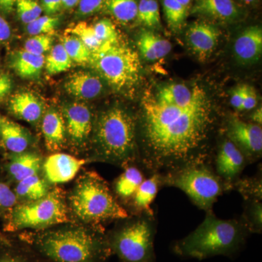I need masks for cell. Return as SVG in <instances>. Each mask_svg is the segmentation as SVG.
Segmentation results:
<instances>
[{"mask_svg": "<svg viewBox=\"0 0 262 262\" xmlns=\"http://www.w3.org/2000/svg\"><path fill=\"white\" fill-rule=\"evenodd\" d=\"M20 239L50 262H106L113 255L101 225H70Z\"/></svg>", "mask_w": 262, "mask_h": 262, "instance_id": "6da1fadb", "label": "cell"}, {"mask_svg": "<svg viewBox=\"0 0 262 262\" xmlns=\"http://www.w3.org/2000/svg\"><path fill=\"white\" fill-rule=\"evenodd\" d=\"M251 234L241 217L222 220L213 211H208L194 230L174 241L171 251L184 259L202 261L216 256L234 258L246 246Z\"/></svg>", "mask_w": 262, "mask_h": 262, "instance_id": "7a4b0ae2", "label": "cell"}, {"mask_svg": "<svg viewBox=\"0 0 262 262\" xmlns=\"http://www.w3.org/2000/svg\"><path fill=\"white\" fill-rule=\"evenodd\" d=\"M94 144L95 160L125 168L139 165L136 120L124 108L115 106L100 115Z\"/></svg>", "mask_w": 262, "mask_h": 262, "instance_id": "3957f363", "label": "cell"}, {"mask_svg": "<svg viewBox=\"0 0 262 262\" xmlns=\"http://www.w3.org/2000/svg\"><path fill=\"white\" fill-rule=\"evenodd\" d=\"M70 206L76 218L86 225H101L129 216L106 181L95 172H86L77 181L70 194Z\"/></svg>", "mask_w": 262, "mask_h": 262, "instance_id": "277c9868", "label": "cell"}, {"mask_svg": "<svg viewBox=\"0 0 262 262\" xmlns=\"http://www.w3.org/2000/svg\"><path fill=\"white\" fill-rule=\"evenodd\" d=\"M106 234L113 254L120 262H157L155 241L158 221L154 210L122 220Z\"/></svg>", "mask_w": 262, "mask_h": 262, "instance_id": "5b68a950", "label": "cell"}, {"mask_svg": "<svg viewBox=\"0 0 262 262\" xmlns=\"http://www.w3.org/2000/svg\"><path fill=\"white\" fill-rule=\"evenodd\" d=\"M68 215L63 194L55 189L37 201L17 203L3 215V229L7 232L27 229L44 230L68 222Z\"/></svg>", "mask_w": 262, "mask_h": 262, "instance_id": "8992f818", "label": "cell"}, {"mask_svg": "<svg viewBox=\"0 0 262 262\" xmlns=\"http://www.w3.org/2000/svg\"><path fill=\"white\" fill-rule=\"evenodd\" d=\"M89 63L117 91L132 89L140 78L141 65L139 54L119 39L105 43L91 52Z\"/></svg>", "mask_w": 262, "mask_h": 262, "instance_id": "52a82bcc", "label": "cell"}, {"mask_svg": "<svg viewBox=\"0 0 262 262\" xmlns=\"http://www.w3.org/2000/svg\"><path fill=\"white\" fill-rule=\"evenodd\" d=\"M163 176L164 187H175L187 194L200 210L213 211L218 198L225 192V184L215 174L211 163L188 165Z\"/></svg>", "mask_w": 262, "mask_h": 262, "instance_id": "ba28073f", "label": "cell"}, {"mask_svg": "<svg viewBox=\"0 0 262 262\" xmlns=\"http://www.w3.org/2000/svg\"><path fill=\"white\" fill-rule=\"evenodd\" d=\"M226 136L244 155L248 164L261 158V125L244 121L236 115H229L226 123Z\"/></svg>", "mask_w": 262, "mask_h": 262, "instance_id": "9c48e42d", "label": "cell"}, {"mask_svg": "<svg viewBox=\"0 0 262 262\" xmlns=\"http://www.w3.org/2000/svg\"><path fill=\"white\" fill-rule=\"evenodd\" d=\"M211 164L215 174L225 184L227 192L232 191V186L241 177L248 164L241 150L226 138L212 155Z\"/></svg>", "mask_w": 262, "mask_h": 262, "instance_id": "30bf717a", "label": "cell"}, {"mask_svg": "<svg viewBox=\"0 0 262 262\" xmlns=\"http://www.w3.org/2000/svg\"><path fill=\"white\" fill-rule=\"evenodd\" d=\"M66 130L76 147H82L93 130L92 115L89 108L81 103L67 105L63 110Z\"/></svg>", "mask_w": 262, "mask_h": 262, "instance_id": "8fae6325", "label": "cell"}, {"mask_svg": "<svg viewBox=\"0 0 262 262\" xmlns=\"http://www.w3.org/2000/svg\"><path fill=\"white\" fill-rule=\"evenodd\" d=\"M220 32L213 24L206 22L192 24L186 33L188 46L200 61H206L215 51Z\"/></svg>", "mask_w": 262, "mask_h": 262, "instance_id": "7c38bea8", "label": "cell"}, {"mask_svg": "<svg viewBox=\"0 0 262 262\" xmlns=\"http://www.w3.org/2000/svg\"><path fill=\"white\" fill-rule=\"evenodd\" d=\"M85 163L70 155L54 153L43 164V170L47 181L51 184H63L72 180Z\"/></svg>", "mask_w": 262, "mask_h": 262, "instance_id": "4fadbf2b", "label": "cell"}, {"mask_svg": "<svg viewBox=\"0 0 262 262\" xmlns=\"http://www.w3.org/2000/svg\"><path fill=\"white\" fill-rule=\"evenodd\" d=\"M236 59L242 64H251L261 58L262 53V30L258 26L245 29L234 44Z\"/></svg>", "mask_w": 262, "mask_h": 262, "instance_id": "5bb4252c", "label": "cell"}, {"mask_svg": "<svg viewBox=\"0 0 262 262\" xmlns=\"http://www.w3.org/2000/svg\"><path fill=\"white\" fill-rule=\"evenodd\" d=\"M42 167V158L33 152L10 153L7 155L4 169L8 177L18 182L27 177L37 175Z\"/></svg>", "mask_w": 262, "mask_h": 262, "instance_id": "9a60e30c", "label": "cell"}, {"mask_svg": "<svg viewBox=\"0 0 262 262\" xmlns=\"http://www.w3.org/2000/svg\"><path fill=\"white\" fill-rule=\"evenodd\" d=\"M206 91L198 85L189 87L183 83L167 84L161 88L154 98L160 102L179 106H187L201 98Z\"/></svg>", "mask_w": 262, "mask_h": 262, "instance_id": "2e32d148", "label": "cell"}, {"mask_svg": "<svg viewBox=\"0 0 262 262\" xmlns=\"http://www.w3.org/2000/svg\"><path fill=\"white\" fill-rule=\"evenodd\" d=\"M66 91L71 96L81 99H92L101 94L103 83L99 77L89 72H77L67 79Z\"/></svg>", "mask_w": 262, "mask_h": 262, "instance_id": "e0dca14e", "label": "cell"}, {"mask_svg": "<svg viewBox=\"0 0 262 262\" xmlns=\"http://www.w3.org/2000/svg\"><path fill=\"white\" fill-rule=\"evenodd\" d=\"M191 13L225 22L235 20L239 12L233 0H196Z\"/></svg>", "mask_w": 262, "mask_h": 262, "instance_id": "ac0fdd59", "label": "cell"}, {"mask_svg": "<svg viewBox=\"0 0 262 262\" xmlns=\"http://www.w3.org/2000/svg\"><path fill=\"white\" fill-rule=\"evenodd\" d=\"M8 107L12 115L30 123L39 121L44 110L42 101L30 92H20L12 96Z\"/></svg>", "mask_w": 262, "mask_h": 262, "instance_id": "d6986e66", "label": "cell"}, {"mask_svg": "<svg viewBox=\"0 0 262 262\" xmlns=\"http://www.w3.org/2000/svg\"><path fill=\"white\" fill-rule=\"evenodd\" d=\"M42 130L46 147L49 151H60L64 146L66 126L63 115L51 108L45 114L42 123Z\"/></svg>", "mask_w": 262, "mask_h": 262, "instance_id": "ffe728a7", "label": "cell"}, {"mask_svg": "<svg viewBox=\"0 0 262 262\" xmlns=\"http://www.w3.org/2000/svg\"><path fill=\"white\" fill-rule=\"evenodd\" d=\"M162 187H163V176L159 173L151 174L149 178L144 179L130 200L133 214L152 211L151 203Z\"/></svg>", "mask_w": 262, "mask_h": 262, "instance_id": "44dd1931", "label": "cell"}, {"mask_svg": "<svg viewBox=\"0 0 262 262\" xmlns=\"http://www.w3.org/2000/svg\"><path fill=\"white\" fill-rule=\"evenodd\" d=\"M0 140L5 149L10 153L19 154L28 149L31 138L29 133L21 125L3 117Z\"/></svg>", "mask_w": 262, "mask_h": 262, "instance_id": "7402d4cb", "label": "cell"}, {"mask_svg": "<svg viewBox=\"0 0 262 262\" xmlns=\"http://www.w3.org/2000/svg\"><path fill=\"white\" fill-rule=\"evenodd\" d=\"M137 45L141 56L149 61L161 59L170 53L172 48L168 39L150 30H143L140 33Z\"/></svg>", "mask_w": 262, "mask_h": 262, "instance_id": "603a6c76", "label": "cell"}, {"mask_svg": "<svg viewBox=\"0 0 262 262\" xmlns=\"http://www.w3.org/2000/svg\"><path fill=\"white\" fill-rule=\"evenodd\" d=\"M46 58L44 56H38L29 52H15L10 57V67L15 73L22 78L36 79L40 75Z\"/></svg>", "mask_w": 262, "mask_h": 262, "instance_id": "cb8c5ba5", "label": "cell"}, {"mask_svg": "<svg viewBox=\"0 0 262 262\" xmlns=\"http://www.w3.org/2000/svg\"><path fill=\"white\" fill-rule=\"evenodd\" d=\"M145 179L144 171L138 165L126 167L114 184L115 194L122 201L130 202Z\"/></svg>", "mask_w": 262, "mask_h": 262, "instance_id": "d4e9b609", "label": "cell"}, {"mask_svg": "<svg viewBox=\"0 0 262 262\" xmlns=\"http://www.w3.org/2000/svg\"><path fill=\"white\" fill-rule=\"evenodd\" d=\"M0 262H50L29 246L24 247L12 239L0 241Z\"/></svg>", "mask_w": 262, "mask_h": 262, "instance_id": "484cf974", "label": "cell"}, {"mask_svg": "<svg viewBox=\"0 0 262 262\" xmlns=\"http://www.w3.org/2000/svg\"><path fill=\"white\" fill-rule=\"evenodd\" d=\"M13 191L17 201L21 202L37 201L47 195L50 192L47 182L38 174L17 182Z\"/></svg>", "mask_w": 262, "mask_h": 262, "instance_id": "4316f807", "label": "cell"}, {"mask_svg": "<svg viewBox=\"0 0 262 262\" xmlns=\"http://www.w3.org/2000/svg\"><path fill=\"white\" fill-rule=\"evenodd\" d=\"M136 0H106L103 8L122 24H127L136 18L138 11Z\"/></svg>", "mask_w": 262, "mask_h": 262, "instance_id": "83f0119b", "label": "cell"}, {"mask_svg": "<svg viewBox=\"0 0 262 262\" xmlns=\"http://www.w3.org/2000/svg\"><path fill=\"white\" fill-rule=\"evenodd\" d=\"M232 190L237 191L244 201H262L261 170L254 177H241L232 186Z\"/></svg>", "mask_w": 262, "mask_h": 262, "instance_id": "f1b7e54d", "label": "cell"}, {"mask_svg": "<svg viewBox=\"0 0 262 262\" xmlns=\"http://www.w3.org/2000/svg\"><path fill=\"white\" fill-rule=\"evenodd\" d=\"M136 20L149 29L161 27L159 5L157 0H140L138 3Z\"/></svg>", "mask_w": 262, "mask_h": 262, "instance_id": "f546056e", "label": "cell"}, {"mask_svg": "<svg viewBox=\"0 0 262 262\" xmlns=\"http://www.w3.org/2000/svg\"><path fill=\"white\" fill-rule=\"evenodd\" d=\"M72 61L63 45L57 44L52 48L45 62L46 72L49 75H56L66 72L70 68Z\"/></svg>", "mask_w": 262, "mask_h": 262, "instance_id": "4dcf8cb0", "label": "cell"}, {"mask_svg": "<svg viewBox=\"0 0 262 262\" xmlns=\"http://www.w3.org/2000/svg\"><path fill=\"white\" fill-rule=\"evenodd\" d=\"M241 217L251 234L261 233V201H255V200L244 201V212Z\"/></svg>", "mask_w": 262, "mask_h": 262, "instance_id": "1f68e13d", "label": "cell"}, {"mask_svg": "<svg viewBox=\"0 0 262 262\" xmlns=\"http://www.w3.org/2000/svg\"><path fill=\"white\" fill-rule=\"evenodd\" d=\"M163 6L169 27L174 32L180 30L187 18L188 8L176 0H163Z\"/></svg>", "mask_w": 262, "mask_h": 262, "instance_id": "d6a6232c", "label": "cell"}, {"mask_svg": "<svg viewBox=\"0 0 262 262\" xmlns=\"http://www.w3.org/2000/svg\"><path fill=\"white\" fill-rule=\"evenodd\" d=\"M61 44L72 61L78 63H89L91 51L79 38L72 34H67L62 37Z\"/></svg>", "mask_w": 262, "mask_h": 262, "instance_id": "836d02e7", "label": "cell"}, {"mask_svg": "<svg viewBox=\"0 0 262 262\" xmlns=\"http://www.w3.org/2000/svg\"><path fill=\"white\" fill-rule=\"evenodd\" d=\"M67 33L79 38L91 52L96 51L103 45L96 37L94 27L86 22L76 24L72 28L67 29Z\"/></svg>", "mask_w": 262, "mask_h": 262, "instance_id": "e575fe53", "label": "cell"}, {"mask_svg": "<svg viewBox=\"0 0 262 262\" xmlns=\"http://www.w3.org/2000/svg\"><path fill=\"white\" fill-rule=\"evenodd\" d=\"M15 8L19 18L26 24L32 23L42 13V7L37 0H18Z\"/></svg>", "mask_w": 262, "mask_h": 262, "instance_id": "d590c367", "label": "cell"}, {"mask_svg": "<svg viewBox=\"0 0 262 262\" xmlns=\"http://www.w3.org/2000/svg\"><path fill=\"white\" fill-rule=\"evenodd\" d=\"M53 38L50 34L34 35L25 42L24 51L38 56H44L45 53L53 48Z\"/></svg>", "mask_w": 262, "mask_h": 262, "instance_id": "8d00e7d4", "label": "cell"}, {"mask_svg": "<svg viewBox=\"0 0 262 262\" xmlns=\"http://www.w3.org/2000/svg\"><path fill=\"white\" fill-rule=\"evenodd\" d=\"M59 18L51 15H43L34 20L32 23L27 24V30L32 35L48 34L58 27Z\"/></svg>", "mask_w": 262, "mask_h": 262, "instance_id": "74e56055", "label": "cell"}, {"mask_svg": "<svg viewBox=\"0 0 262 262\" xmlns=\"http://www.w3.org/2000/svg\"><path fill=\"white\" fill-rule=\"evenodd\" d=\"M93 27L96 37L103 44L115 42L119 39L116 27L110 19H101Z\"/></svg>", "mask_w": 262, "mask_h": 262, "instance_id": "f35d334b", "label": "cell"}, {"mask_svg": "<svg viewBox=\"0 0 262 262\" xmlns=\"http://www.w3.org/2000/svg\"><path fill=\"white\" fill-rule=\"evenodd\" d=\"M17 203L18 201L14 191L6 181L0 178V215H4Z\"/></svg>", "mask_w": 262, "mask_h": 262, "instance_id": "ab89813d", "label": "cell"}, {"mask_svg": "<svg viewBox=\"0 0 262 262\" xmlns=\"http://www.w3.org/2000/svg\"><path fill=\"white\" fill-rule=\"evenodd\" d=\"M105 2L106 0H80L77 16H89L97 13L103 8Z\"/></svg>", "mask_w": 262, "mask_h": 262, "instance_id": "60d3db41", "label": "cell"}, {"mask_svg": "<svg viewBox=\"0 0 262 262\" xmlns=\"http://www.w3.org/2000/svg\"><path fill=\"white\" fill-rule=\"evenodd\" d=\"M246 84H241L234 89L231 93L230 103L234 110L242 112L243 103H244Z\"/></svg>", "mask_w": 262, "mask_h": 262, "instance_id": "b9f144b4", "label": "cell"}, {"mask_svg": "<svg viewBox=\"0 0 262 262\" xmlns=\"http://www.w3.org/2000/svg\"><path fill=\"white\" fill-rule=\"evenodd\" d=\"M258 99L257 95L254 89L251 86L246 84V91H245V96L244 103H243L242 112L249 111L256 108L257 106Z\"/></svg>", "mask_w": 262, "mask_h": 262, "instance_id": "7bdbcfd3", "label": "cell"}, {"mask_svg": "<svg viewBox=\"0 0 262 262\" xmlns=\"http://www.w3.org/2000/svg\"><path fill=\"white\" fill-rule=\"evenodd\" d=\"M42 11L48 15L55 14L62 8V0H41Z\"/></svg>", "mask_w": 262, "mask_h": 262, "instance_id": "ee69618b", "label": "cell"}, {"mask_svg": "<svg viewBox=\"0 0 262 262\" xmlns=\"http://www.w3.org/2000/svg\"><path fill=\"white\" fill-rule=\"evenodd\" d=\"M13 82L9 75L0 74V101L6 97L11 92Z\"/></svg>", "mask_w": 262, "mask_h": 262, "instance_id": "f6af8a7d", "label": "cell"}, {"mask_svg": "<svg viewBox=\"0 0 262 262\" xmlns=\"http://www.w3.org/2000/svg\"><path fill=\"white\" fill-rule=\"evenodd\" d=\"M11 36V28H10L8 22L0 16V45L3 44Z\"/></svg>", "mask_w": 262, "mask_h": 262, "instance_id": "bcb514c9", "label": "cell"}, {"mask_svg": "<svg viewBox=\"0 0 262 262\" xmlns=\"http://www.w3.org/2000/svg\"><path fill=\"white\" fill-rule=\"evenodd\" d=\"M18 0H0V10L5 14L11 13Z\"/></svg>", "mask_w": 262, "mask_h": 262, "instance_id": "7dc6e473", "label": "cell"}, {"mask_svg": "<svg viewBox=\"0 0 262 262\" xmlns=\"http://www.w3.org/2000/svg\"><path fill=\"white\" fill-rule=\"evenodd\" d=\"M251 122L252 123L256 124V125H261L262 124V108L261 106L256 108V110L251 113Z\"/></svg>", "mask_w": 262, "mask_h": 262, "instance_id": "c3c4849f", "label": "cell"}, {"mask_svg": "<svg viewBox=\"0 0 262 262\" xmlns=\"http://www.w3.org/2000/svg\"><path fill=\"white\" fill-rule=\"evenodd\" d=\"M80 0H62V8L71 9L79 5Z\"/></svg>", "mask_w": 262, "mask_h": 262, "instance_id": "681fc988", "label": "cell"}, {"mask_svg": "<svg viewBox=\"0 0 262 262\" xmlns=\"http://www.w3.org/2000/svg\"><path fill=\"white\" fill-rule=\"evenodd\" d=\"M176 1L178 2L179 4H181L183 5V6L185 7V8H188V7L190 5L192 0H176Z\"/></svg>", "mask_w": 262, "mask_h": 262, "instance_id": "f907efd6", "label": "cell"}, {"mask_svg": "<svg viewBox=\"0 0 262 262\" xmlns=\"http://www.w3.org/2000/svg\"><path fill=\"white\" fill-rule=\"evenodd\" d=\"M9 239L10 238H8V237H7V236H5V234L0 232V241H8Z\"/></svg>", "mask_w": 262, "mask_h": 262, "instance_id": "816d5d0a", "label": "cell"}, {"mask_svg": "<svg viewBox=\"0 0 262 262\" xmlns=\"http://www.w3.org/2000/svg\"><path fill=\"white\" fill-rule=\"evenodd\" d=\"M243 2H244L246 4H250V3H252L255 0H242Z\"/></svg>", "mask_w": 262, "mask_h": 262, "instance_id": "f5cc1de1", "label": "cell"}, {"mask_svg": "<svg viewBox=\"0 0 262 262\" xmlns=\"http://www.w3.org/2000/svg\"><path fill=\"white\" fill-rule=\"evenodd\" d=\"M2 121H3V117L0 115V131H1Z\"/></svg>", "mask_w": 262, "mask_h": 262, "instance_id": "db71d44e", "label": "cell"}]
</instances>
